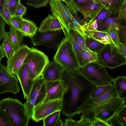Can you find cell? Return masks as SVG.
<instances>
[{
    "instance_id": "6",
    "label": "cell",
    "mask_w": 126,
    "mask_h": 126,
    "mask_svg": "<svg viewBox=\"0 0 126 126\" xmlns=\"http://www.w3.org/2000/svg\"><path fill=\"white\" fill-rule=\"evenodd\" d=\"M49 62L47 56L38 49L32 47L23 63L27 65L31 78L32 80H34L41 76L45 67Z\"/></svg>"
},
{
    "instance_id": "26",
    "label": "cell",
    "mask_w": 126,
    "mask_h": 126,
    "mask_svg": "<svg viewBox=\"0 0 126 126\" xmlns=\"http://www.w3.org/2000/svg\"><path fill=\"white\" fill-rule=\"evenodd\" d=\"M1 46L5 57L9 59L13 54L16 48L12 42L9 32H5Z\"/></svg>"
},
{
    "instance_id": "43",
    "label": "cell",
    "mask_w": 126,
    "mask_h": 126,
    "mask_svg": "<svg viewBox=\"0 0 126 126\" xmlns=\"http://www.w3.org/2000/svg\"><path fill=\"white\" fill-rule=\"evenodd\" d=\"M118 34L119 43L126 45V26H120Z\"/></svg>"
},
{
    "instance_id": "33",
    "label": "cell",
    "mask_w": 126,
    "mask_h": 126,
    "mask_svg": "<svg viewBox=\"0 0 126 126\" xmlns=\"http://www.w3.org/2000/svg\"><path fill=\"white\" fill-rule=\"evenodd\" d=\"M111 84L99 86H96L95 87L90 95L89 98H94L98 97L107 92L112 87Z\"/></svg>"
},
{
    "instance_id": "56",
    "label": "cell",
    "mask_w": 126,
    "mask_h": 126,
    "mask_svg": "<svg viewBox=\"0 0 126 126\" xmlns=\"http://www.w3.org/2000/svg\"><path fill=\"white\" fill-rule=\"evenodd\" d=\"M4 0H0V13L2 15Z\"/></svg>"
},
{
    "instance_id": "46",
    "label": "cell",
    "mask_w": 126,
    "mask_h": 126,
    "mask_svg": "<svg viewBox=\"0 0 126 126\" xmlns=\"http://www.w3.org/2000/svg\"><path fill=\"white\" fill-rule=\"evenodd\" d=\"M91 126H111L108 122L103 120L96 116L91 121Z\"/></svg>"
},
{
    "instance_id": "19",
    "label": "cell",
    "mask_w": 126,
    "mask_h": 126,
    "mask_svg": "<svg viewBox=\"0 0 126 126\" xmlns=\"http://www.w3.org/2000/svg\"><path fill=\"white\" fill-rule=\"evenodd\" d=\"M118 12L111 14L98 24L97 30L106 32L108 27L111 25L118 24L120 26H126V20L118 19Z\"/></svg>"
},
{
    "instance_id": "47",
    "label": "cell",
    "mask_w": 126,
    "mask_h": 126,
    "mask_svg": "<svg viewBox=\"0 0 126 126\" xmlns=\"http://www.w3.org/2000/svg\"><path fill=\"white\" fill-rule=\"evenodd\" d=\"M6 24L3 16L0 13V42L5 36L6 32L5 27Z\"/></svg>"
},
{
    "instance_id": "17",
    "label": "cell",
    "mask_w": 126,
    "mask_h": 126,
    "mask_svg": "<svg viewBox=\"0 0 126 126\" xmlns=\"http://www.w3.org/2000/svg\"><path fill=\"white\" fill-rule=\"evenodd\" d=\"M46 94V82L43 84L41 90L37 96L29 101L24 104L27 115L30 119L31 118L34 107L42 102L45 98Z\"/></svg>"
},
{
    "instance_id": "30",
    "label": "cell",
    "mask_w": 126,
    "mask_h": 126,
    "mask_svg": "<svg viewBox=\"0 0 126 126\" xmlns=\"http://www.w3.org/2000/svg\"><path fill=\"white\" fill-rule=\"evenodd\" d=\"M9 33L10 38L16 48L19 47L22 41L24 36L21 32L10 25Z\"/></svg>"
},
{
    "instance_id": "34",
    "label": "cell",
    "mask_w": 126,
    "mask_h": 126,
    "mask_svg": "<svg viewBox=\"0 0 126 126\" xmlns=\"http://www.w3.org/2000/svg\"><path fill=\"white\" fill-rule=\"evenodd\" d=\"M69 35L73 38L82 48L86 50H89L86 45L85 38H84L76 31L70 29H69Z\"/></svg>"
},
{
    "instance_id": "18",
    "label": "cell",
    "mask_w": 126,
    "mask_h": 126,
    "mask_svg": "<svg viewBox=\"0 0 126 126\" xmlns=\"http://www.w3.org/2000/svg\"><path fill=\"white\" fill-rule=\"evenodd\" d=\"M106 8L104 5L94 1L84 7L79 12L82 15L85 22H87L90 18H94L102 9Z\"/></svg>"
},
{
    "instance_id": "16",
    "label": "cell",
    "mask_w": 126,
    "mask_h": 126,
    "mask_svg": "<svg viewBox=\"0 0 126 126\" xmlns=\"http://www.w3.org/2000/svg\"><path fill=\"white\" fill-rule=\"evenodd\" d=\"M62 28L58 19L53 15L49 14L42 22L38 31L41 32H55Z\"/></svg>"
},
{
    "instance_id": "35",
    "label": "cell",
    "mask_w": 126,
    "mask_h": 126,
    "mask_svg": "<svg viewBox=\"0 0 126 126\" xmlns=\"http://www.w3.org/2000/svg\"><path fill=\"white\" fill-rule=\"evenodd\" d=\"M117 111L113 109H107L99 112L96 116L108 122L110 119L115 115Z\"/></svg>"
},
{
    "instance_id": "48",
    "label": "cell",
    "mask_w": 126,
    "mask_h": 126,
    "mask_svg": "<svg viewBox=\"0 0 126 126\" xmlns=\"http://www.w3.org/2000/svg\"><path fill=\"white\" fill-rule=\"evenodd\" d=\"M80 116V120L77 121V126H91V121L82 114Z\"/></svg>"
},
{
    "instance_id": "38",
    "label": "cell",
    "mask_w": 126,
    "mask_h": 126,
    "mask_svg": "<svg viewBox=\"0 0 126 126\" xmlns=\"http://www.w3.org/2000/svg\"><path fill=\"white\" fill-rule=\"evenodd\" d=\"M73 7L79 12L83 8L93 3V0H71Z\"/></svg>"
},
{
    "instance_id": "12",
    "label": "cell",
    "mask_w": 126,
    "mask_h": 126,
    "mask_svg": "<svg viewBox=\"0 0 126 126\" xmlns=\"http://www.w3.org/2000/svg\"><path fill=\"white\" fill-rule=\"evenodd\" d=\"M30 49L27 45L22 44L15 49L7 61L6 67L11 73L16 75L17 71L23 63Z\"/></svg>"
},
{
    "instance_id": "14",
    "label": "cell",
    "mask_w": 126,
    "mask_h": 126,
    "mask_svg": "<svg viewBox=\"0 0 126 126\" xmlns=\"http://www.w3.org/2000/svg\"><path fill=\"white\" fill-rule=\"evenodd\" d=\"M46 89V96L42 102L62 99L63 88L61 80L45 81Z\"/></svg>"
},
{
    "instance_id": "5",
    "label": "cell",
    "mask_w": 126,
    "mask_h": 126,
    "mask_svg": "<svg viewBox=\"0 0 126 126\" xmlns=\"http://www.w3.org/2000/svg\"><path fill=\"white\" fill-rule=\"evenodd\" d=\"M97 61L105 67L113 69L126 64V57L111 42L97 53Z\"/></svg>"
},
{
    "instance_id": "37",
    "label": "cell",
    "mask_w": 126,
    "mask_h": 126,
    "mask_svg": "<svg viewBox=\"0 0 126 126\" xmlns=\"http://www.w3.org/2000/svg\"><path fill=\"white\" fill-rule=\"evenodd\" d=\"M114 13H112L106 8H104L101 10L94 18H91L88 22H94L98 24L107 17Z\"/></svg>"
},
{
    "instance_id": "55",
    "label": "cell",
    "mask_w": 126,
    "mask_h": 126,
    "mask_svg": "<svg viewBox=\"0 0 126 126\" xmlns=\"http://www.w3.org/2000/svg\"><path fill=\"white\" fill-rule=\"evenodd\" d=\"M5 57V55L0 43V63H1L2 59Z\"/></svg>"
},
{
    "instance_id": "51",
    "label": "cell",
    "mask_w": 126,
    "mask_h": 126,
    "mask_svg": "<svg viewBox=\"0 0 126 126\" xmlns=\"http://www.w3.org/2000/svg\"><path fill=\"white\" fill-rule=\"evenodd\" d=\"M111 126H123L119 118L115 115L110 119L109 121Z\"/></svg>"
},
{
    "instance_id": "25",
    "label": "cell",
    "mask_w": 126,
    "mask_h": 126,
    "mask_svg": "<svg viewBox=\"0 0 126 126\" xmlns=\"http://www.w3.org/2000/svg\"><path fill=\"white\" fill-rule=\"evenodd\" d=\"M103 5L108 10L113 13L118 12L126 0H93Z\"/></svg>"
},
{
    "instance_id": "10",
    "label": "cell",
    "mask_w": 126,
    "mask_h": 126,
    "mask_svg": "<svg viewBox=\"0 0 126 126\" xmlns=\"http://www.w3.org/2000/svg\"><path fill=\"white\" fill-rule=\"evenodd\" d=\"M16 76L11 73L4 64L0 63V94L10 93L16 95L20 90Z\"/></svg>"
},
{
    "instance_id": "2",
    "label": "cell",
    "mask_w": 126,
    "mask_h": 126,
    "mask_svg": "<svg viewBox=\"0 0 126 126\" xmlns=\"http://www.w3.org/2000/svg\"><path fill=\"white\" fill-rule=\"evenodd\" d=\"M0 107L11 121L14 126H27L30 119L24 104L17 98L7 97L0 101Z\"/></svg>"
},
{
    "instance_id": "9",
    "label": "cell",
    "mask_w": 126,
    "mask_h": 126,
    "mask_svg": "<svg viewBox=\"0 0 126 126\" xmlns=\"http://www.w3.org/2000/svg\"><path fill=\"white\" fill-rule=\"evenodd\" d=\"M63 32L62 30L43 32L37 31L36 34L30 38L31 41L35 47L43 45L56 51L61 41Z\"/></svg>"
},
{
    "instance_id": "42",
    "label": "cell",
    "mask_w": 126,
    "mask_h": 126,
    "mask_svg": "<svg viewBox=\"0 0 126 126\" xmlns=\"http://www.w3.org/2000/svg\"><path fill=\"white\" fill-rule=\"evenodd\" d=\"M49 0H28L27 3L35 8H38L46 6Z\"/></svg>"
},
{
    "instance_id": "29",
    "label": "cell",
    "mask_w": 126,
    "mask_h": 126,
    "mask_svg": "<svg viewBox=\"0 0 126 126\" xmlns=\"http://www.w3.org/2000/svg\"><path fill=\"white\" fill-rule=\"evenodd\" d=\"M45 81L41 76L35 79L32 87L29 97L27 101L35 98L39 92L43 84Z\"/></svg>"
},
{
    "instance_id": "50",
    "label": "cell",
    "mask_w": 126,
    "mask_h": 126,
    "mask_svg": "<svg viewBox=\"0 0 126 126\" xmlns=\"http://www.w3.org/2000/svg\"><path fill=\"white\" fill-rule=\"evenodd\" d=\"M118 18L126 20V2L124 4L119 10Z\"/></svg>"
},
{
    "instance_id": "54",
    "label": "cell",
    "mask_w": 126,
    "mask_h": 126,
    "mask_svg": "<svg viewBox=\"0 0 126 126\" xmlns=\"http://www.w3.org/2000/svg\"><path fill=\"white\" fill-rule=\"evenodd\" d=\"M63 2H64L66 5L68 6L71 9L75 10H76L72 6L71 4V0H61Z\"/></svg>"
},
{
    "instance_id": "20",
    "label": "cell",
    "mask_w": 126,
    "mask_h": 126,
    "mask_svg": "<svg viewBox=\"0 0 126 126\" xmlns=\"http://www.w3.org/2000/svg\"><path fill=\"white\" fill-rule=\"evenodd\" d=\"M117 97H118L116 92L112 85L111 88L102 95L94 98H91L89 97L77 111L112 98Z\"/></svg>"
},
{
    "instance_id": "36",
    "label": "cell",
    "mask_w": 126,
    "mask_h": 126,
    "mask_svg": "<svg viewBox=\"0 0 126 126\" xmlns=\"http://www.w3.org/2000/svg\"><path fill=\"white\" fill-rule=\"evenodd\" d=\"M83 58L85 65L92 62H96L97 53L90 51L82 48Z\"/></svg>"
},
{
    "instance_id": "3",
    "label": "cell",
    "mask_w": 126,
    "mask_h": 126,
    "mask_svg": "<svg viewBox=\"0 0 126 126\" xmlns=\"http://www.w3.org/2000/svg\"><path fill=\"white\" fill-rule=\"evenodd\" d=\"M63 68L78 71L80 67L69 37L63 38L59 44L53 58Z\"/></svg>"
},
{
    "instance_id": "11",
    "label": "cell",
    "mask_w": 126,
    "mask_h": 126,
    "mask_svg": "<svg viewBox=\"0 0 126 126\" xmlns=\"http://www.w3.org/2000/svg\"><path fill=\"white\" fill-rule=\"evenodd\" d=\"M61 107V99L42 102L34 107L31 118L33 121L38 122L56 111H60Z\"/></svg>"
},
{
    "instance_id": "27",
    "label": "cell",
    "mask_w": 126,
    "mask_h": 126,
    "mask_svg": "<svg viewBox=\"0 0 126 126\" xmlns=\"http://www.w3.org/2000/svg\"><path fill=\"white\" fill-rule=\"evenodd\" d=\"M60 111H56L44 119L43 126H64L63 122L60 117Z\"/></svg>"
},
{
    "instance_id": "28",
    "label": "cell",
    "mask_w": 126,
    "mask_h": 126,
    "mask_svg": "<svg viewBox=\"0 0 126 126\" xmlns=\"http://www.w3.org/2000/svg\"><path fill=\"white\" fill-rule=\"evenodd\" d=\"M120 26H122L118 24H115L110 26L108 27L106 32L111 42L114 46L119 50V42L118 31Z\"/></svg>"
},
{
    "instance_id": "7",
    "label": "cell",
    "mask_w": 126,
    "mask_h": 126,
    "mask_svg": "<svg viewBox=\"0 0 126 126\" xmlns=\"http://www.w3.org/2000/svg\"><path fill=\"white\" fill-rule=\"evenodd\" d=\"M126 101V100L121 99L118 97H113L78 110L76 115L81 114L92 121L98 113L103 110L113 109L118 110L125 104Z\"/></svg>"
},
{
    "instance_id": "1",
    "label": "cell",
    "mask_w": 126,
    "mask_h": 126,
    "mask_svg": "<svg viewBox=\"0 0 126 126\" xmlns=\"http://www.w3.org/2000/svg\"><path fill=\"white\" fill-rule=\"evenodd\" d=\"M63 88L60 112L69 118L76 115L96 86L78 71L63 69L61 79Z\"/></svg>"
},
{
    "instance_id": "53",
    "label": "cell",
    "mask_w": 126,
    "mask_h": 126,
    "mask_svg": "<svg viewBox=\"0 0 126 126\" xmlns=\"http://www.w3.org/2000/svg\"><path fill=\"white\" fill-rule=\"evenodd\" d=\"M119 50L126 57V45L119 43Z\"/></svg>"
},
{
    "instance_id": "13",
    "label": "cell",
    "mask_w": 126,
    "mask_h": 126,
    "mask_svg": "<svg viewBox=\"0 0 126 126\" xmlns=\"http://www.w3.org/2000/svg\"><path fill=\"white\" fill-rule=\"evenodd\" d=\"M20 84L24 97L27 99L33 84L34 80L32 79L27 65L23 63L17 71L15 75Z\"/></svg>"
},
{
    "instance_id": "31",
    "label": "cell",
    "mask_w": 126,
    "mask_h": 126,
    "mask_svg": "<svg viewBox=\"0 0 126 126\" xmlns=\"http://www.w3.org/2000/svg\"><path fill=\"white\" fill-rule=\"evenodd\" d=\"M85 36V44L87 47L93 52L98 53L103 49L105 45L93 38Z\"/></svg>"
},
{
    "instance_id": "23",
    "label": "cell",
    "mask_w": 126,
    "mask_h": 126,
    "mask_svg": "<svg viewBox=\"0 0 126 126\" xmlns=\"http://www.w3.org/2000/svg\"><path fill=\"white\" fill-rule=\"evenodd\" d=\"M112 85L118 97L126 99V76H118L114 79Z\"/></svg>"
},
{
    "instance_id": "49",
    "label": "cell",
    "mask_w": 126,
    "mask_h": 126,
    "mask_svg": "<svg viewBox=\"0 0 126 126\" xmlns=\"http://www.w3.org/2000/svg\"><path fill=\"white\" fill-rule=\"evenodd\" d=\"M26 8L19 3L18 4L14 15L22 16L26 12Z\"/></svg>"
},
{
    "instance_id": "8",
    "label": "cell",
    "mask_w": 126,
    "mask_h": 126,
    "mask_svg": "<svg viewBox=\"0 0 126 126\" xmlns=\"http://www.w3.org/2000/svg\"><path fill=\"white\" fill-rule=\"evenodd\" d=\"M49 3L52 15L59 22L65 37H69L71 17L66 5L61 0H49Z\"/></svg>"
},
{
    "instance_id": "22",
    "label": "cell",
    "mask_w": 126,
    "mask_h": 126,
    "mask_svg": "<svg viewBox=\"0 0 126 126\" xmlns=\"http://www.w3.org/2000/svg\"><path fill=\"white\" fill-rule=\"evenodd\" d=\"M83 31L85 36L93 38L105 45L109 44L111 42L106 32H100L97 30H84Z\"/></svg>"
},
{
    "instance_id": "24",
    "label": "cell",
    "mask_w": 126,
    "mask_h": 126,
    "mask_svg": "<svg viewBox=\"0 0 126 126\" xmlns=\"http://www.w3.org/2000/svg\"><path fill=\"white\" fill-rule=\"evenodd\" d=\"M38 29L33 22L28 19L23 18L21 32L24 36L31 38L36 34Z\"/></svg>"
},
{
    "instance_id": "32",
    "label": "cell",
    "mask_w": 126,
    "mask_h": 126,
    "mask_svg": "<svg viewBox=\"0 0 126 126\" xmlns=\"http://www.w3.org/2000/svg\"><path fill=\"white\" fill-rule=\"evenodd\" d=\"M69 37L73 46L80 67H83L85 65V64L82 55V48L73 38L69 35Z\"/></svg>"
},
{
    "instance_id": "40",
    "label": "cell",
    "mask_w": 126,
    "mask_h": 126,
    "mask_svg": "<svg viewBox=\"0 0 126 126\" xmlns=\"http://www.w3.org/2000/svg\"><path fill=\"white\" fill-rule=\"evenodd\" d=\"M0 126H14L10 119L0 107Z\"/></svg>"
},
{
    "instance_id": "41",
    "label": "cell",
    "mask_w": 126,
    "mask_h": 126,
    "mask_svg": "<svg viewBox=\"0 0 126 126\" xmlns=\"http://www.w3.org/2000/svg\"><path fill=\"white\" fill-rule=\"evenodd\" d=\"M115 115L119 118L123 126H126V105H123L117 111Z\"/></svg>"
},
{
    "instance_id": "21",
    "label": "cell",
    "mask_w": 126,
    "mask_h": 126,
    "mask_svg": "<svg viewBox=\"0 0 126 126\" xmlns=\"http://www.w3.org/2000/svg\"><path fill=\"white\" fill-rule=\"evenodd\" d=\"M66 6L71 16L70 29L76 31L83 37L85 38V37L83 30V20L79 18L77 10L74 11L72 10L68 6Z\"/></svg>"
},
{
    "instance_id": "52",
    "label": "cell",
    "mask_w": 126,
    "mask_h": 126,
    "mask_svg": "<svg viewBox=\"0 0 126 126\" xmlns=\"http://www.w3.org/2000/svg\"><path fill=\"white\" fill-rule=\"evenodd\" d=\"M64 126H77V121L72 118L65 119Z\"/></svg>"
},
{
    "instance_id": "45",
    "label": "cell",
    "mask_w": 126,
    "mask_h": 126,
    "mask_svg": "<svg viewBox=\"0 0 126 126\" xmlns=\"http://www.w3.org/2000/svg\"><path fill=\"white\" fill-rule=\"evenodd\" d=\"M20 0H9L7 3L8 9L11 15H14Z\"/></svg>"
},
{
    "instance_id": "44",
    "label": "cell",
    "mask_w": 126,
    "mask_h": 126,
    "mask_svg": "<svg viewBox=\"0 0 126 126\" xmlns=\"http://www.w3.org/2000/svg\"><path fill=\"white\" fill-rule=\"evenodd\" d=\"M8 9L7 3L5 1L4 3L2 16L7 24L10 25V20L11 16Z\"/></svg>"
},
{
    "instance_id": "39",
    "label": "cell",
    "mask_w": 126,
    "mask_h": 126,
    "mask_svg": "<svg viewBox=\"0 0 126 126\" xmlns=\"http://www.w3.org/2000/svg\"><path fill=\"white\" fill-rule=\"evenodd\" d=\"M23 18L22 16L12 15L10 20V25L21 32Z\"/></svg>"
},
{
    "instance_id": "57",
    "label": "cell",
    "mask_w": 126,
    "mask_h": 126,
    "mask_svg": "<svg viewBox=\"0 0 126 126\" xmlns=\"http://www.w3.org/2000/svg\"><path fill=\"white\" fill-rule=\"evenodd\" d=\"M4 0L7 3L9 0Z\"/></svg>"
},
{
    "instance_id": "4",
    "label": "cell",
    "mask_w": 126,
    "mask_h": 126,
    "mask_svg": "<svg viewBox=\"0 0 126 126\" xmlns=\"http://www.w3.org/2000/svg\"><path fill=\"white\" fill-rule=\"evenodd\" d=\"M78 71L96 86L110 85L114 80V79L110 76L105 67L97 62L80 67Z\"/></svg>"
},
{
    "instance_id": "15",
    "label": "cell",
    "mask_w": 126,
    "mask_h": 126,
    "mask_svg": "<svg viewBox=\"0 0 126 126\" xmlns=\"http://www.w3.org/2000/svg\"><path fill=\"white\" fill-rule=\"evenodd\" d=\"M63 68L54 61L49 62L45 67L41 76L45 81L60 80Z\"/></svg>"
}]
</instances>
